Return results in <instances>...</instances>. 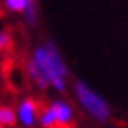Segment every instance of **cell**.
<instances>
[{"label": "cell", "mask_w": 128, "mask_h": 128, "mask_svg": "<svg viewBox=\"0 0 128 128\" xmlns=\"http://www.w3.org/2000/svg\"><path fill=\"white\" fill-rule=\"evenodd\" d=\"M26 74L29 80L40 89H55L56 92L67 90L68 67L53 41H43L32 50L26 63Z\"/></svg>", "instance_id": "cell-1"}, {"label": "cell", "mask_w": 128, "mask_h": 128, "mask_svg": "<svg viewBox=\"0 0 128 128\" xmlns=\"http://www.w3.org/2000/svg\"><path fill=\"white\" fill-rule=\"evenodd\" d=\"M74 94L79 101L80 108L87 113L92 120H96L98 123H106L111 118V108H109L108 101L102 98L99 92L87 86L86 82L77 80L74 84Z\"/></svg>", "instance_id": "cell-2"}, {"label": "cell", "mask_w": 128, "mask_h": 128, "mask_svg": "<svg viewBox=\"0 0 128 128\" xmlns=\"http://www.w3.org/2000/svg\"><path fill=\"white\" fill-rule=\"evenodd\" d=\"M40 102L34 98H24L16 108L17 123L24 128H32L38 125V114H40Z\"/></svg>", "instance_id": "cell-3"}, {"label": "cell", "mask_w": 128, "mask_h": 128, "mask_svg": "<svg viewBox=\"0 0 128 128\" xmlns=\"http://www.w3.org/2000/svg\"><path fill=\"white\" fill-rule=\"evenodd\" d=\"M48 106L51 108L55 118H56V125H60V126H68V125L74 123L75 111H74V106L70 102L63 101V99H55V101L50 102Z\"/></svg>", "instance_id": "cell-4"}, {"label": "cell", "mask_w": 128, "mask_h": 128, "mask_svg": "<svg viewBox=\"0 0 128 128\" xmlns=\"http://www.w3.org/2000/svg\"><path fill=\"white\" fill-rule=\"evenodd\" d=\"M17 125V116H16V108L9 104L0 106V126L2 128H12Z\"/></svg>", "instance_id": "cell-5"}, {"label": "cell", "mask_w": 128, "mask_h": 128, "mask_svg": "<svg viewBox=\"0 0 128 128\" xmlns=\"http://www.w3.org/2000/svg\"><path fill=\"white\" fill-rule=\"evenodd\" d=\"M38 125L41 128H55L58 126L56 125V118L53 114V111L50 106H44V108L40 109V114H38Z\"/></svg>", "instance_id": "cell-6"}, {"label": "cell", "mask_w": 128, "mask_h": 128, "mask_svg": "<svg viewBox=\"0 0 128 128\" xmlns=\"http://www.w3.org/2000/svg\"><path fill=\"white\" fill-rule=\"evenodd\" d=\"M32 2H36V0H4V5H5V9L10 10V12L24 14V10L28 9Z\"/></svg>", "instance_id": "cell-7"}, {"label": "cell", "mask_w": 128, "mask_h": 128, "mask_svg": "<svg viewBox=\"0 0 128 128\" xmlns=\"http://www.w3.org/2000/svg\"><path fill=\"white\" fill-rule=\"evenodd\" d=\"M12 46V36L7 29H0V51H5Z\"/></svg>", "instance_id": "cell-8"}]
</instances>
